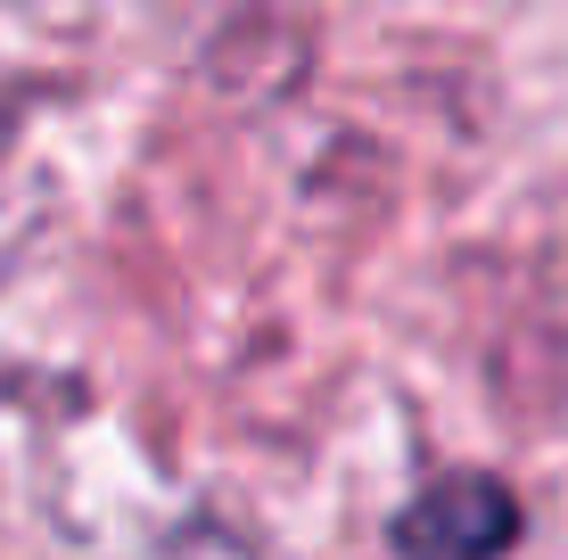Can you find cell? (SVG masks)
<instances>
[{
  "mask_svg": "<svg viewBox=\"0 0 568 560\" xmlns=\"http://www.w3.org/2000/svg\"><path fill=\"white\" fill-rule=\"evenodd\" d=\"M519 544V495L486 470H445L396 511V560H495Z\"/></svg>",
  "mask_w": 568,
  "mask_h": 560,
  "instance_id": "6da1fadb",
  "label": "cell"
}]
</instances>
